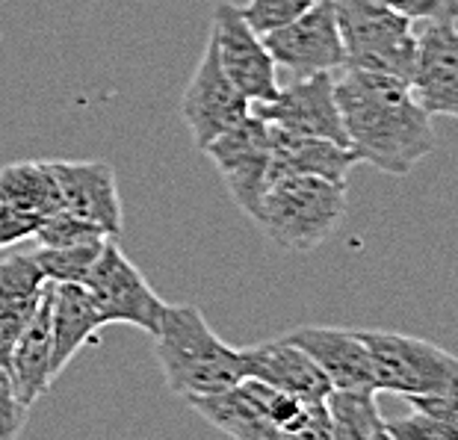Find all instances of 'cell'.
Masks as SVG:
<instances>
[{
    "label": "cell",
    "mask_w": 458,
    "mask_h": 440,
    "mask_svg": "<svg viewBox=\"0 0 458 440\" xmlns=\"http://www.w3.org/2000/svg\"><path fill=\"white\" fill-rule=\"evenodd\" d=\"M335 92L346 142L358 163L405 178L435 151L432 115L403 77L346 65L335 74Z\"/></svg>",
    "instance_id": "cell-1"
},
{
    "label": "cell",
    "mask_w": 458,
    "mask_h": 440,
    "mask_svg": "<svg viewBox=\"0 0 458 440\" xmlns=\"http://www.w3.org/2000/svg\"><path fill=\"white\" fill-rule=\"evenodd\" d=\"M151 337L165 387L181 399L219 393L249 378L242 349L225 343L196 305H165Z\"/></svg>",
    "instance_id": "cell-2"
},
{
    "label": "cell",
    "mask_w": 458,
    "mask_h": 440,
    "mask_svg": "<svg viewBox=\"0 0 458 440\" xmlns=\"http://www.w3.org/2000/svg\"><path fill=\"white\" fill-rule=\"evenodd\" d=\"M346 216V183L284 174L263 190L255 224L284 251H314L337 231Z\"/></svg>",
    "instance_id": "cell-3"
},
{
    "label": "cell",
    "mask_w": 458,
    "mask_h": 440,
    "mask_svg": "<svg viewBox=\"0 0 458 440\" xmlns=\"http://www.w3.org/2000/svg\"><path fill=\"white\" fill-rule=\"evenodd\" d=\"M335 13L346 65L373 68L411 80L417 60V36L411 18L399 15L382 0H326Z\"/></svg>",
    "instance_id": "cell-4"
},
{
    "label": "cell",
    "mask_w": 458,
    "mask_h": 440,
    "mask_svg": "<svg viewBox=\"0 0 458 440\" xmlns=\"http://www.w3.org/2000/svg\"><path fill=\"white\" fill-rule=\"evenodd\" d=\"M369 351L376 390L394 396H437L458 387V358L399 331H358Z\"/></svg>",
    "instance_id": "cell-5"
},
{
    "label": "cell",
    "mask_w": 458,
    "mask_h": 440,
    "mask_svg": "<svg viewBox=\"0 0 458 440\" xmlns=\"http://www.w3.org/2000/svg\"><path fill=\"white\" fill-rule=\"evenodd\" d=\"M98 308L104 326H133L145 334H154L165 310V301L154 292L148 278L133 267V260L110 237L95 260L89 278L83 281Z\"/></svg>",
    "instance_id": "cell-6"
},
{
    "label": "cell",
    "mask_w": 458,
    "mask_h": 440,
    "mask_svg": "<svg viewBox=\"0 0 458 440\" xmlns=\"http://www.w3.org/2000/svg\"><path fill=\"white\" fill-rule=\"evenodd\" d=\"M204 154L210 157L213 169L219 172L233 204L255 222L263 190L269 183V160H272V127L249 113L240 124L216 136Z\"/></svg>",
    "instance_id": "cell-7"
},
{
    "label": "cell",
    "mask_w": 458,
    "mask_h": 440,
    "mask_svg": "<svg viewBox=\"0 0 458 440\" xmlns=\"http://www.w3.org/2000/svg\"><path fill=\"white\" fill-rule=\"evenodd\" d=\"M263 45H267L276 65L290 72V77H308L323 72L337 74L340 68H346L344 38H340L335 13H331L326 0H317L293 21L263 33Z\"/></svg>",
    "instance_id": "cell-8"
},
{
    "label": "cell",
    "mask_w": 458,
    "mask_h": 440,
    "mask_svg": "<svg viewBox=\"0 0 458 440\" xmlns=\"http://www.w3.org/2000/svg\"><path fill=\"white\" fill-rule=\"evenodd\" d=\"M249 113H251L249 97L231 83V77L219 63L216 45H213V38H208L196 72H192L181 97L183 124H187L192 140L204 151L216 136L231 131L233 124H240Z\"/></svg>",
    "instance_id": "cell-9"
},
{
    "label": "cell",
    "mask_w": 458,
    "mask_h": 440,
    "mask_svg": "<svg viewBox=\"0 0 458 440\" xmlns=\"http://www.w3.org/2000/svg\"><path fill=\"white\" fill-rule=\"evenodd\" d=\"M210 38L231 83L249 97V104L267 101L278 92V65L263 45V36L242 18L240 6L222 0L213 9Z\"/></svg>",
    "instance_id": "cell-10"
},
{
    "label": "cell",
    "mask_w": 458,
    "mask_h": 440,
    "mask_svg": "<svg viewBox=\"0 0 458 440\" xmlns=\"http://www.w3.org/2000/svg\"><path fill=\"white\" fill-rule=\"evenodd\" d=\"M251 113L272 127H281V131L323 136V140L349 145L331 72L293 77L287 86H278V92L267 101L251 104Z\"/></svg>",
    "instance_id": "cell-11"
},
{
    "label": "cell",
    "mask_w": 458,
    "mask_h": 440,
    "mask_svg": "<svg viewBox=\"0 0 458 440\" xmlns=\"http://www.w3.org/2000/svg\"><path fill=\"white\" fill-rule=\"evenodd\" d=\"M411 89L423 110L432 115L458 119V24H426L417 36V60L411 72Z\"/></svg>",
    "instance_id": "cell-12"
},
{
    "label": "cell",
    "mask_w": 458,
    "mask_h": 440,
    "mask_svg": "<svg viewBox=\"0 0 458 440\" xmlns=\"http://www.w3.org/2000/svg\"><path fill=\"white\" fill-rule=\"evenodd\" d=\"M63 210L98 224L110 237L122 233V199L115 169L104 160H51Z\"/></svg>",
    "instance_id": "cell-13"
},
{
    "label": "cell",
    "mask_w": 458,
    "mask_h": 440,
    "mask_svg": "<svg viewBox=\"0 0 458 440\" xmlns=\"http://www.w3.org/2000/svg\"><path fill=\"white\" fill-rule=\"evenodd\" d=\"M287 337L314 358V364L326 373L331 387L337 390L376 387L369 351L355 328L299 326Z\"/></svg>",
    "instance_id": "cell-14"
},
{
    "label": "cell",
    "mask_w": 458,
    "mask_h": 440,
    "mask_svg": "<svg viewBox=\"0 0 458 440\" xmlns=\"http://www.w3.org/2000/svg\"><path fill=\"white\" fill-rule=\"evenodd\" d=\"M246 358V376L258 378L263 385L296 393L305 399H326L328 396V378L314 364V358L305 349L296 346L287 334L276 340H263V343L242 349Z\"/></svg>",
    "instance_id": "cell-15"
},
{
    "label": "cell",
    "mask_w": 458,
    "mask_h": 440,
    "mask_svg": "<svg viewBox=\"0 0 458 440\" xmlns=\"http://www.w3.org/2000/svg\"><path fill=\"white\" fill-rule=\"evenodd\" d=\"M6 373L18 399L27 408L38 402L47 393V387L54 385L56 373H54V334H51V281H47L30 322L24 326L13 351H9Z\"/></svg>",
    "instance_id": "cell-16"
},
{
    "label": "cell",
    "mask_w": 458,
    "mask_h": 440,
    "mask_svg": "<svg viewBox=\"0 0 458 440\" xmlns=\"http://www.w3.org/2000/svg\"><path fill=\"white\" fill-rule=\"evenodd\" d=\"M213 428L237 440H281L263 405V381L242 378L240 385L208 396L183 399Z\"/></svg>",
    "instance_id": "cell-17"
},
{
    "label": "cell",
    "mask_w": 458,
    "mask_h": 440,
    "mask_svg": "<svg viewBox=\"0 0 458 440\" xmlns=\"http://www.w3.org/2000/svg\"><path fill=\"white\" fill-rule=\"evenodd\" d=\"M355 165H358L355 151L344 142L272 127L269 181L284 178V174H314V178L349 183V172H352Z\"/></svg>",
    "instance_id": "cell-18"
},
{
    "label": "cell",
    "mask_w": 458,
    "mask_h": 440,
    "mask_svg": "<svg viewBox=\"0 0 458 440\" xmlns=\"http://www.w3.org/2000/svg\"><path fill=\"white\" fill-rule=\"evenodd\" d=\"M45 287L47 278L38 269L33 251H13L0 260V367L4 369L9 364V351L30 322Z\"/></svg>",
    "instance_id": "cell-19"
},
{
    "label": "cell",
    "mask_w": 458,
    "mask_h": 440,
    "mask_svg": "<svg viewBox=\"0 0 458 440\" xmlns=\"http://www.w3.org/2000/svg\"><path fill=\"white\" fill-rule=\"evenodd\" d=\"M104 328L98 308L83 283H51V334H54V373L60 376L72 358Z\"/></svg>",
    "instance_id": "cell-20"
},
{
    "label": "cell",
    "mask_w": 458,
    "mask_h": 440,
    "mask_svg": "<svg viewBox=\"0 0 458 440\" xmlns=\"http://www.w3.org/2000/svg\"><path fill=\"white\" fill-rule=\"evenodd\" d=\"M0 201L15 204L42 219L63 210L51 160H15L0 165Z\"/></svg>",
    "instance_id": "cell-21"
},
{
    "label": "cell",
    "mask_w": 458,
    "mask_h": 440,
    "mask_svg": "<svg viewBox=\"0 0 458 440\" xmlns=\"http://www.w3.org/2000/svg\"><path fill=\"white\" fill-rule=\"evenodd\" d=\"M376 396V387H331L326 396L331 440H387V419L378 410Z\"/></svg>",
    "instance_id": "cell-22"
},
{
    "label": "cell",
    "mask_w": 458,
    "mask_h": 440,
    "mask_svg": "<svg viewBox=\"0 0 458 440\" xmlns=\"http://www.w3.org/2000/svg\"><path fill=\"white\" fill-rule=\"evenodd\" d=\"M104 242H81V246H38L33 258L42 275L51 283H83L98 260Z\"/></svg>",
    "instance_id": "cell-23"
},
{
    "label": "cell",
    "mask_w": 458,
    "mask_h": 440,
    "mask_svg": "<svg viewBox=\"0 0 458 440\" xmlns=\"http://www.w3.org/2000/svg\"><path fill=\"white\" fill-rule=\"evenodd\" d=\"M38 246H81V242H101L110 240V233L98 224L86 222L81 216H72L68 210H56L51 216H45L38 224L36 237Z\"/></svg>",
    "instance_id": "cell-24"
},
{
    "label": "cell",
    "mask_w": 458,
    "mask_h": 440,
    "mask_svg": "<svg viewBox=\"0 0 458 440\" xmlns=\"http://www.w3.org/2000/svg\"><path fill=\"white\" fill-rule=\"evenodd\" d=\"M314 4L317 0H249V4L240 6V13L263 36V33L276 30V27H281V24L293 21L296 15H301Z\"/></svg>",
    "instance_id": "cell-25"
},
{
    "label": "cell",
    "mask_w": 458,
    "mask_h": 440,
    "mask_svg": "<svg viewBox=\"0 0 458 440\" xmlns=\"http://www.w3.org/2000/svg\"><path fill=\"white\" fill-rule=\"evenodd\" d=\"M387 440H458V435L432 414H426L420 408H411L408 417H399L387 423Z\"/></svg>",
    "instance_id": "cell-26"
},
{
    "label": "cell",
    "mask_w": 458,
    "mask_h": 440,
    "mask_svg": "<svg viewBox=\"0 0 458 440\" xmlns=\"http://www.w3.org/2000/svg\"><path fill=\"white\" fill-rule=\"evenodd\" d=\"M38 224H42V216L15 207V204L0 201V251L13 249L24 240H33Z\"/></svg>",
    "instance_id": "cell-27"
},
{
    "label": "cell",
    "mask_w": 458,
    "mask_h": 440,
    "mask_svg": "<svg viewBox=\"0 0 458 440\" xmlns=\"http://www.w3.org/2000/svg\"><path fill=\"white\" fill-rule=\"evenodd\" d=\"M399 15L411 21L437 24V21H458V0H382Z\"/></svg>",
    "instance_id": "cell-28"
},
{
    "label": "cell",
    "mask_w": 458,
    "mask_h": 440,
    "mask_svg": "<svg viewBox=\"0 0 458 440\" xmlns=\"http://www.w3.org/2000/svg\"><path fill=\"white\" fill-rule=\"evenodd\" d=\"M27 408L21 399H18L13 381H9V373L0 367V440L15 437L27 423Z\"/></svg>",
    "instance_id": "cell-29"
},
{
    "label": "cell",
    "mask_w": 458,
    "mask_h": 440,
    "mask_svg": "<svg viewBox=\"0 0 458 440\" xmlns=\"http://www.w3.org/2000/svg\"><path fill=\"white\" fill-rule=\"evenodd\" d=\"M411 408H420L426 414H432L435 419H441L446 428H453L458 435V387L455 390H446V393H437V396H414L408 399Z\"/></svg>",
    "instance_id": "cell-30"
},
{
    "label": "cell",
    "mask_w": 458,
    "mask_h": 440,
    "mask_svg": "<svg viewBox=\"0 0 458 440\" xmlns=\"http://www.w3.org/2000/svg\"><path fill=\"white\" fill-rule=\"evenodd\" d=\"M0 38H4V36H0Z\"/></svg>",
    "instance_id": "cell-31"
}]
</instances>
